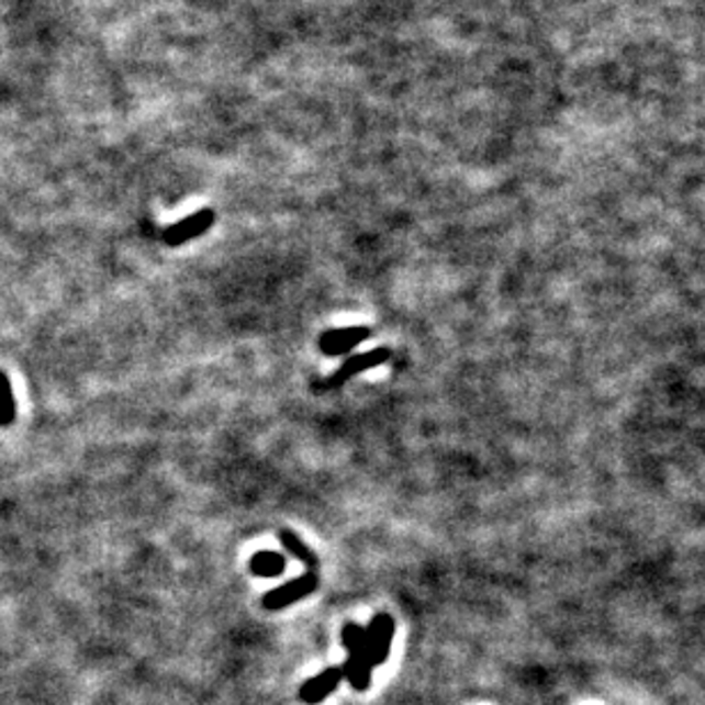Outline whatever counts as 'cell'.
I'll return each mask as SVG.
<instances>
[{
	"mask_svg": "<svg viewBox=\"0 0 705 705\" xmlns=\"http://www.w3.org/2000/svg\"><path fill=\"white\" fill-rule=\"evenodd\" d=\"M342 681H344L342 667L323 669L318 675L307 678V681L303 683V687H301V698H303L307 705H316V703H321L323 698H328V696L339 687Z\"/></svg>",
	"mask_w": 705,
	"mask_h": 705,
	"instance_id": "obj_7",
	"label": "cell"
},
{
	"mask_svg": "<svg viewBox=\"0 0 705 705\" xmlns=\"http://www.w3.org/2000/svg\"><path fill=\"white\" fill-rule=\"evenodd\" d=\"M280 540H282V546H284L298 561H303L312 573H316L318 559H316V555L303 544L301 538H298V536H295L293 531H289V529H282V531H280Z\"/></svg>",
	"mask_w": 705,
	"mask_h": 705,
	"instance_id": "obj_9",
	"label": "cell"
},
{
	"mask_svg": "<svg viewBox=\"0 0 705 705\" xmlns=\"http://www.w3.org/2000/svg\"><path fill=\"white\" fill-rule=\"evenodd\" d=\"M213 221H215V213L211 209H202V211H198L193 215H188V219H183V221L175 223L172 227H168L166 243L172 248L183 246L186 240H193V238L206 234L211 230Z\"/></svg>",
	"mask_w": 705,
	"mask_h": 705,
	"instance_id": "obj_5",
	"label": "cell"
},
{
	"mask_svg": "<svg viewBox=\"0 0 705 705\" xmlns=\"http://www.w3.org/2000/svg\"><path fill=\"white\" fill-rule=\"evenodd\" d=\"M316 586H318V575L310 571V573L295 578V580H291V582H287V584L273 589V591H268L261 598V605L268 612H280V609H284V607H289V605H293L298 601L307 598L310 593H314Z\"/></svg>",
	"mask_w": 705,
	"mask_h": 705,
	"instance_id": "obj_2",
	"label": "cell"
},
{
	"mask_svg": "<svg viewBox=\"0 0 705 705\" xmlns=\"http://www.w3.org/2000/svg\"><path fill=\"white\" fill-rule=\"evenodd\" d=\"M394 618L390 614H376L367 626L369 644V662L371 667H381L390 658V648L394 641Z\"/></svg>",
	"mask_w": 705,
	"mask_h": 705,
	"instance_id": "obj_3",
	"label": "cell"
},
{
	"mask_svg": "<svg viewBox=\"0 0 705 705\" xmlns=\"http://www.w3.org/2000/svg\"><path fill=\"white\" fill-rule=\"evenodd\" d=\"M390 356H392L390 348H373V350H369V352H358V356H350V358L337 369V373L331 378V385H335V388H337V385H344V383L348 381V378L358 376V373H362V371H367V369L385 365V362L390 360Z\"/></svg>",
	"mask_w": 705,
	"mask_h": 705,
	"instance_id": "obj_6",
	"label": "cell"
},
{
	"mask_svg": "<svg viewBox=\"0 0 705 705\" xmlns=\"http://www.w3.org/2000/svg\"><path fill=\"white\" fill-rule=\"evenodd\" d=\"M342 641L348 653L346 662L342 664V673L352 690L367 692L371 687V673H373V667L369 662L367 628L358 626V623H346L342 630Z\"/></svg>",
	"mask_w": 705,
	"mask_h": 705,
	"instance_id": "obj_1",
	"label": "cell"
},
{
	"mask_svg": "<svg viewBox=\"0 0 705 705\" xmlns=\"http://www.w3.org/2000/svg\"><path fill=\"white\" fill-rule=\"evenodd\" d=\"M284 568H287L284 555L273 552V550L257 552V555L250 559V571H253L257 578H278V575L284 573Z\"/></svg>",
	"mask_w": 705,
	"mask_h": 705,
	"instance_id": "obj_8",
	"label": "cell"
},
{
	"mask_svg": "<svg viewBox=\"0 0 705 705\" xmlns=\"http://www.w3.org/2000/svg\"><path fill=\"white\" fill-rule=\"evenodd\" d=\"M369 337H371V328H367V325H350V328L325 331L318 339V346L325 356L335 358V356H344V352H350Z\"/></svg>",
	"mask_w": 705,
	"mask_h": 705,
	"instance_id": "obj_4",
	"label": "cell"
},
{
	"mask_svg": "<svg viewBox=\"0 0 705 705\" xmlns=\"http://www.w3.org/2000/svg\"><path fill=\"white\" fill-rule=\"evenodd\" d=\"M14 394H12V385H10V378L0 371V426H8L14 419Z\"/></svg>",
	"mask_w": 705,
	"mask_h": 705,
	"instance_id": "obj_10",
	"label": "cell"
}]
</instances>
